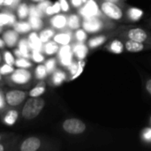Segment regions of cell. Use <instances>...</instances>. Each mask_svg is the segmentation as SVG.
Here are the masks:
<instances>
[{
	"instance_id": "cell-1",
	"label": "cell",
	"mask_w": 151,
	"mask_h": 151,
	"mask_svg": "<svg viewBox=\"0 0 151 151\" xmlns=\"http://www.w3.org/2000/svg\"><path fill=\"white\" fill-rule=\"evenodd\" d=\"M100 11L104 16L111 20H120L124 17L123 10L120 4L109 1H101L99 4Z\"/></svg>"
},
{
	"instance_id": "cell-2",
	"label": "cell",
	"mask_w": 151,
	"mask_h": 151,
	"mask_svg": "<svg viewBox=\"0 0 151 151\" xmlns=\"http://www.w3.org/2000/svg\"><path fill=\"white\" fill-rule=\"evenodd\" d=\"M103 16L100 17H88L83 18L82 27L88 33H98L105 28H110V27H113L111 22H106L102 19Z\"/></svg>"
},
{
	"instance_id": "cell-3",
	"label": "cell",
	"mask_w": 151,
	"mask_h": 151,
	"mask_svg": "<svg viewBox=\"0 0 151 151\" xmlns=\"http://www.w3.org/2000/svg\"><path fill=\"white\" fill-rule=\"evenodd\" d=\"M44 107V101L41 98L33 97L28 99L22 110V116L26 119H33L37 117Z\"/></svg>"
},
{
	"instance_id": "cell-4",
	"label": "cell",
	"mask_w": 151,
	"mask_h": 151,
	"mask_svg": "<svg viewBox=\"0 0 151 151\" xmlns=\"http://www.w3.org/2000/svg\"><path fill=\"white\" fill-rule=\"evenodd\" d=\"M124 36L127 39L146 43L151 46V33L144 28H141V27L129 28L124 32Z\"/></svg>"
},
{
	"instance_id": "cell-5",
	"label": "cell",
	"mask_w": 151,
	"mask_h": 151,
	"mask_svg": "<svg viewBox=\"0 0 151 151\" xmlns=\"http://www.w3.org/2000/svg\"><path fill=\"white\" fill-rule=\"evenodd\" d=\"M63 129L69 134L79 135L86 132V124L79 119H68L63 123Z\"/></svg>"
},
{
	"instance_id": "cell-6",
	"label": "cell",
	"mask_w": 151,
	"mask_h": 151,
	"mask_svg": "<svg viewBox=\"0 0 151 151\" xmlns=\"http://www.w3.org/2000/svg\"><path fill=\"white\" fill-rule=\"evenodd\" d=\"M80 14L83 18L104 16L100 11L99 4L96 0H88L86 3H84V5L81 7Z\"/></svg>"
},
{
	"instance_id": "cell-7",
	"label": "cell",
	"mask_w": 151,
	"mask_h": 151,
	"mask_svg": "<svg viewBox=\"0 0 151 151\" xmlns=\"http://www.w3.org/2000/svg\"><path fill=\"white\" fill-rule=\"evenodd\" d=\"M26 97V93L20 90H12L6 93V102L11 106L20 104Z\"/></svg>"
},
{
	"instance_id": "cell-8",
	"label": "cell",
	"mask_w": 151,
	"mask_h": 151,
	"mask_svg": "<svg viewBox=\"0 0 151 151\" xmlns=\"http://www.w3.org/2000/svg\"><path fill=\"white\" fill-rule=\"evenodd\" d=\"M59 58L61 64L65 66H69L73 63V51L70 45H64L59 50Z\"/></svg>"
},
{
	"instance_id": "cell-9",
	"label": "cell",
	"mask_w": 151,
	"mask_h": 151,
	"mask_svg": "<svg viewBox=\"0 0 151 151\" xmlns=\"http://www.w3.org/2000/svg\"><path fill=\"white\" fill-rule=\"evenodd\" d=\"M148 47H150V46L146 43L139 42H136L134 40L127 39V41L125 42V49L128 52H132V53L141 52V51L146 50Z\"/></svg>"
},
{
	"instance_id": "cell-10",
	"label": "cell",
	"mask_w": 151,
	"mask_h": 151,
	"mask_svg": "<svg viewBox=\"0 0 151 151\" xmlns=\"http://www.w3.org/2000/svg\"><path fill=\"white\" fill-rule=\"evenodd\" d=\"M41 146V141L36 137H30L25 140L21 146V151H35L37 150Z\"/></svg>"
},
{
	"instance_id": "cell-11",
	"label": "cell",
	"mask_w": 151,
	"mask_h": 151,
	"mask_svg": "<svg viewBox=\"0 0 151 151\" xmlns=\"http://www.w3.org/2000/svg\"><path fill=\"white\" fill-rule=\"evenodd\" d=\"M30 73L24 70V69H19L14 72V73L12 75V80L13 82L17 84H25L30 80Z\"/></svg>"
},
{
	"instance_id": "cell-12",
	"label": "cell",
	"mask_w": 151,
	"mask_h": 151,
	"mask_svg": "<svg viewBox=\"0 0 151 151\" xmlns=\"http://www.w3.org/2000/svg\"><path fill=\"white\" fill-rule=\"evenodd\" d=\"M105 48L109 52L114 54H121L125 50V44H123V42L120 40L115 39L111 42H109Z\"/></svg>"
},
{
	"instance_id": "cell-13",
	"label": "cell",
	"mask_w": 151,
	"mask_h": 151,
	"mask_svg": "<svg viewBox=\"0 0 151 151\" xmlns=\"http://www.w3.org/2000/svg\"><path fill=\"white\" fill-rule=\"evenodd\" d=\"M143 14H144L143 11L137 7H129L127 11V17L128 20L132 22L139 21L142 18Z\"/></svg>"
},
{
	"instance_id": "cell-14",
	"label": "cell",
	"mask_w": 151,
	"mask_h": 151,
	"mask_svg": "<svg viewBox=\"0 0 151 151\" xmlns=\"http://www.w3.org/2000/svg\"><path fill=\"white\" fill-rule=\"evenodd\" d=\"M73 51L74 55L78 58L79 60L84 59L87 57V55H88V47L87 45H85L84 43L79 42V43L74 45V47L73 49Z\"/></svg>"
},
{
	"instance_id": "cell-15",
	"label": "cell",
	"mask_w": 151,
	"mask_h": 151,
	"mask_svg": "<svg viewBox=\"0 0 151 151\" xmlns=\"http://www.w3.org/2000/svg\"><path fill=\"white\" fill-rule=\"evenodd\" d=\"M109 36L110 35H107L94 36L88 41V47L90 49H96V48L101 46L102 44H104V42H106L108 40Z\"/></svg>"
},
{
	"instance_id": "cell-16",
	"label": "cell",
	"mask_w": 151,
	"mask_h": 151,
	"mask_svg": "<svg viewBox=\"0 0 151 151\" xmlns=\"http://www.w3.org/2000/svg\"><path fill=\"white\" fill-rule=\"evenodd\" d=\"M28 45L34 51H40L42 50V41L35 33H31L28 36Z\"/></svg>"
},
{
	"instance_id": "cell-17",
	"label": "cell",
	"mask_w": 151,
	"mask_h": 151,
	"mask_svg": "<svg viewBox=\"0 0 151 151\" xmlns=\"http://www.w3.org/2000/svg\"><path fill=\"white\" fill-rule=\"evenodd\" d=\"M51 24L56 28H58V29L64 28L66 26V24H67L66 17L64 16V15H60V14L59 15H57V16H55V17L52 18Z\"/></svg>"
},
{
	"instance_id": "cell-18",
	"label": "cell",
	"mask_w": 151,
	"mask_h": 151,
	"mask_svg": "<svg viewBox=\"0 0 151 151\" xmlns=\"http://www.w3.org/2000/svg\"><path fill=\"white\" fill-rule=\"evenodd\" d=\"M54 41L57 43L62 44V45H66L69 44L71 42V35L68 33H61L58 34L54 36Z\"/></svg>"
},
{
	"instance_id": "cell-19",
	"label": "cell",
	"mask_w": 151,
	"mask_h": 151,
	"mask_svg": "<svg viewBox=\"0 0 151 151\" xmlns=\"http://www.w3.org/2000/svg\"><path fill=\"white\" fill-rule=\"evenodd\" d=\"M4 42H6V44L8 46H13L15 44V42H17L18 35L14 31L9 30L6 33H4Z\"/></svg>"
},
{
	"instance_id": "cell-20",
	"label": "cell",
	"mask_w": 151,
	"mask_h": 151,
	"mask_svg": "<svg viewBox=\"0 0 151 151\" xmlns=\"http://www.w3.org/2000/svg\"><path fill=\"white\" fill-rule=\"evenodd\" d=\"M67 24H68V26H69V27L71 29H78L81 25V19H80V17L78 15L72 14L69 17L68 20H67Z\"/></svg>"
},
{
	"instance_id": "cell-21",
	"label": "cell",
	"mask_w": 151,
	"mask_h": 151,
	"mask_svg": "<svg viewBox=\"0 0 151 151\" xmlns=\"http://www.w3.org/2000/svg\"><path fill=\"white\" fill-rule=\"evenodd\" d=\"M15 22V18L13 15L9 13H0V26L12 25Z\"/></svg>"
},
{
	"instance_id": "cell-22",
	"label": "cell",
	"mask_w": 151,
	"mask_h": 151,
	"mask_svg": "<svg viewBox=\"0 0 151 151\" xmlns=\"http://www.w3.org/2000/svg\"><path fill=\"white\" fill-rule=\"evenodd\" d=\"M18 119V112L16 111H10L4 117V122L6 125L12 126Z\"/></svg>"
},
{
	"instance_id": "cell-23",
	"label": "cell",
	"mask_w": 151,
	"mask_h": 151,
	"mask_svg": "<svg viewBox=\"0 0 151 151\" xmlns=\"http://www.w3.org/2000/svg\"><path fill=\"white\" fill-rule=\"evenodd\" d=\"M66 78V75L64 72L61 71H58L56 73H54L53 77H52V81L54 85H60Z\"/></svg>"
},
{
	"instance_id": "cell-24",
	"label": "cell",
	"mask_w": 151,
	"mask_h": 151,
	"mask_svg": "<svg viewBox=\"0 0 151 151\" xmlns=\"http://www.w3.org/2000/svg\"><path fill=\"white\" fill-rule=\"evenodd\" d=\"M44 50L46 52V54L48 55H52L55 54L56 52H58V46L56 42H49L45 47H44Z\"/></svg>"
},
{
	"instance_id": "cell-25",
	"label": "cell",
	"mask_w": 151,
	"mask_h": 151,
	"mask_svg": "<svg viewBox=\"0 0 151 151\" xmlns=\"http://www.w3.org/2000/svg\"><path fill=\"white\" fill-rule=\"evenodd\" d=\"M61 11V6H60V4L59 2H57L55 3L53 5H49L45 11V12L48 14V15H53V14H57L59 12Z\"/></svg>"
},
{
	"instance_id": "cell-26",
	"label": "cell",
	"mask_w": 151,
	"mask_h": 151,
	"mask_svg": "<svg viewBox=\"0 0 151 151\" xmlns=\"http://www.w3.org/2000/svg\"><path fill=\"white\" fill-rule=\"evenodd\" d=\"M28 44L26 40H21L19 42V50L21 53V57L24 58H28L29 54H28Z\"/></svg>"
},
{
	"instance_id": "cell-27",
	"label": "cell",
	"mask_w": 151,
	"mask_h": 151,
	"mask_svg": "<svg viewBox=\"0 0 151 151\" xmlns=\"http://www.w3.org/2000/svg\"><path fill=\"white\" fill-rule=\"evenodd\" d=\"M54 35L53 30L51 29H45L42 32H41L40 34V40L42 41V42H47Z\"/></svg>"
},
{
	"instance_id": "cell-28",
	"label": "cell",
	"mask_w": 151,
	"mask_h": 151,
	"mask_svg": "<svg viewBox=\"0 0 151 151\" xmlns=\"http://www.w3.org/2000/svg\"><path fill=\"white\" fill-rule=\"evenodd\" d=\"M31 29V25L27 22H19L15 25V30L19 33H27Z\"/></svg>"
},
{
	"instance_id": "cell-29",
	"label": "cell",
	"mask_w": 151,
	"mask_h": 151,
	"mask_svg": "<svg viewBox=\"0 0 151 151\" xmlns=\"http://www.w3.org/2000/svg\"><path fill=\"white\" fill-rule=\"evenodd\" d=\"M29 23L31 27L35 29H39L42 26V22L40 19V17H35V16H30L29 18Z\"/></svg>"
},
{
	"instance_id": "cell-30",
	"label": "cell",
	"mask_w": 151,
	"mask_h": 151,
	"mask_svg": "<svg viewBox=\"0 0 151 151\" xmlns=\"http://www.w3.org/2000/svg\"><path fill=\"white\" fill-rule=\"evenodd\" d=\"M44 91H45V88L43 86H37L29 92V96L31 97H38L39 96L42 95Z\"/></svg>"
},
{
	"instance_id": "cell-31",
	"label": "cell",
	"mask_w": 151,
	"mask_h": 151,
	"mask_svg": "<svg viewBox=\"0 0 151 151\" xmlns=\"http://www.w3.org/2000/svg\"><path fill=\"white\" fill-rule=\"evenodd\" d=\"M29 13V9L27 7V5L26 4H22L19 5V10H18V15L20 19H24L27 16V14Z\"/></svg>"
},
{
	"instance_id": "cell-32",
	"label": "cell",
	"mask_w": 151,
	"mask_h": 151,
	"mask_svg": "<svg viewBox=\"0 0 151 151\" xmlns=\"http://www.w3.org/2000/svg\"><path fill=\"white\" fill-rule=\"evenodd\" d=\"M47 74V69L45 65H38L35 69V75L38 79H43Z\"/></svg>"
},
{
	"instance_id": "cell-33",
	"label": "cell",
	"mask_w": 151,
	"mask_h": 151,
	"mask_svg": "<svg viewBox=\"0 0 151 151\" xmlns=\"http://www.w3.org/2000/svg\"><path fill=\"white\" fill-rule=\"evenodd\" d=\"M75 38L78 42H83L87 39V32L84 29H78L75 33Z\"/></svg>"
},
{
	"instance_id": "cell-34",
	"label": "cell",
	"mask_w": 151,
	"mask_h": 151,
	"mask_svg": "<svg viewBox=\"0 0 151 151\" xmlns=\"http://www.w3.org/2000/svg\"><path fill=\"white\" fill-rule=\"evenodd\" d=\"M78 65H79V68H78V71H77V73L74 74V75H73L72 76V78H71V80H74V79H76V78H78L81 73H82V72H83V69H84V66H85V61L83 60V59H81V60H79V62H78Z\"/></svg>"
},
{
	"instance_id": "cell-35",
	"label": "cell",
	"mask_w": 151,
	"mask_h": 151,
	"mask_svg": "<svg viewBox=\"0 0 151 151\" xmlns=\"http://www.w3.org/2000/svg\"><path fill=\"white\" fill-rule=\"evenodd\" d=\"M142 140L146 142H151V127H146L142 131Z\"/></svg>"
},
{
	"instance_id": "cell-36",
	"label": "cell",
	"mask_w": 151,
	"mask_h": 151,
	"mask_svg": "<svg viewBox=\"0 0 151 151\" xmlns=\"http://www.w3.org/2000/svg\"><path fill=\"white\" fill-rule=\"evenodd\" d=\"M15 64L19 68H27V67H30L31 66V64L28 61H27L24 58H20L15 62Z\"/></svg>"
},
{
	"instance_id": "cell-37",
	"label": "cell",
	"mask_w": 151,
	"mask_h": 151,
	"mask_svg": "<svg viewBox=\"0 0 151 151\" xmlns=\"http://www.w3.org/2000/svg\"><path fill=\"white\" fill-rule=\"evenodd\" d=\"M4 61H5V63H6V64H8V65H12L15 63V61H14V58H13V56L12 55V53H11V52H9V51H5V52H4Z\"/></svg>"
},
{
	"instance_id": "cell-38",
	"label": "cell",
	"mask_w": 151,
	"mask_h": 151,
	"mask_svg": "<svg viewBox=\"0 0 151 151\" xmlns=\"http://www.w3.org/2000/svg\"><path fill=\"white\" fill-rule=\"evenodd\" d=\"M12 72H13V68L12 67V65H10L8 64L2 65L0 68V73L1 74H8Z\"/></svg>"
},
{
	"instance_id": "cell-39",
	"label": "cell",
	"mask_w": 151,
	"mask_h": 151,
	"mask_svg": "<svg viewBox=\"0 0 151 151\" xmlns=\"http://www.w3.org/2000/svg\"><path fill=\"white\" fill-rule=\"evenodd\" d=\"M55 65H56V61H55V59H54V58H50V59H49V60L46 62V65H45L47 71H48V72H50H50H52V71L54 70Z\"/></svg>"
},
{
	"instance_id": "cell-40",
	"label": "cell",
	"mask_w": 151,
	"mask_h": 151,
	"mask_svg": "<svg viewBox=\"0 0 151 151\" xmlns=\"http://www.w3.org/2000/svg\"><path fill=\"white\" fill-rule=\"evenodd\" d=\"M29 13H30V16H35V17H41L42 15V12L38 9V7H35V6L30 7Z\"/></svg>"
},
{
	"instance_id": "cell-41",
	"label": "cell",
	"mask_w": 151,
	"mask_h": 151,
	"mask_svg": "<svg viewBox=\"0 0 151 151\" xmlns=\"http://www.w3.org/2000/svg\"><path fill=\"white\" fill-rule=\"evenodd\" d=\"M32 58H33V60L35 62H37V63H41L44 59L43 56L42 54H40L39 51H34L33 52V55H32Z\"/></svg>"
},
{
	"instance_id": "cell-42",
	"label": "cell",
	"mask_w": 151,
	"mask_h": 151,
	"mask_svg": "<svg viewBox=\"0 0 151 151\" xmlns=\"http://www.w3.org/2000/svg\"><path fill=\"white\" fill-rule=\"evenodd\" d=\"M68 68H69V71H70L71 74H72V75H74V74L77 73V71H78L79 65H78V63H74V62H73V63L68 66Z\"/></svg>"
},
{
	"instance_id": "cell-43",
	"label": "cell",
	"mask_w": 151,
	"mask_h": 151,
	"mask_svg": "<svg viewBox=\"0 0 151 151\" xmlns=\"http://www.w3.org/2000/svg\"><path fill=\"white\" fill-rule=\"evenodd\" d=\"M59 4H60L62 11H64V12L69 11V4H68L67 0H59Z\"/></svg>"
},
{
	"instance_id": "cell-44",
	"label": "cell",
	"mask_w": 151,
	"mask_h": 151,
	"mask_svg": "<svg viewBox=\"0 0 151 151\" xmlns=\"http://www.w3.org/2000/svg\"><path fill=\"white\" fill-rule=\"evenodd\" d=\"M49 5H50V2H49V1H44V2L41 3V4L38 5V9L42 12H45V11H46L47 7H48Z\"/></svg>"
},
{
	"instance_id": "cell-45",
	"label": "cell",
	"mask_w": 151,
	"mask_h": 151,
	"mask_svg": "<svg viewBox=\"0 0 151 151\" xmlns=\"http://www.w3.org/2000/svg\"><path fill=\"white\" fill-rule=\"evenodd\" d=\"M71 3H72L73 6V7H75V8L81 7V5L83 4L82 0H71Z\"/></svg>"
},
{
	"instance_id": "cell-46",
	"label": "cell",
	"mask_w": 151,
	"mask_h": 151,
	"mask_svg": "<svg viewBox=\"0 0 151 151\" xmlns=\"http://www.w3.org/2000/svg\"><path fill=\"white\" fill-rule=\"evenodd\" d=\"M145 89L148 92V94L151 96V79H149L146 82H145Z\"/></svg>"
},
{
	"instance_id": "cell-47",
	"label": "cell",
	"mask_w": 151,
	"mask_h": 151,
	"mask_svg": "<svg viewBox=\"0 0 151 151\" xmlns=\"http://www.w3.org/2000/svg\"><path fill=\"white\" fill-rule=\"evenodd\" d=\"M104 1H109V2H112V3H116V4H120V5H122L123 4V0H104Z\"/></svg>"
},
{
	"instance_id": "cell-48",
	"label": "cell",
	"mask_w": 151,
	"mask_h": 151,
	"mask_svg": "<svg viewBox=\"0 0 151 151\" xmlns=\"http://www.w3.org/2000/svg\"><path fill=\"white\" fill-rule=\"evenodd\" d=\"M4 5H12L13 4V0H4Z\"/></svg>"
},
{
	"instance_id": "cell-49",
	"label": "cell",
	"mask_w": 151,
	"mask_h": 151,
	"mask_svg": "<svg viewBox=\"0 0 151 151\" xmlns=\"http://www.w3.org/2000/svg\"><path fill=\"white\" fill-rule=\"evenodd\" d=\"M4 105V98L2 96V95L0 94V108H3Z\"/></svg>"
},
{
	"instance_id": "cell-50",
	"label": "cell",
	"mask_w": 151,
	"mask_h": 151,
	"mask_svg": "<svg viewBox=\"0 0 151 151\" xmlns=\"http://www.w3.org/2000/svg\"><path fill=\"white\" fill-rule=\"evenodd\" d=\"M4 41H3L2 39H0V48H3V47H4Z\"/></svg>"
},
{
	"instance_id": "cell-51",
	"label": "cell",
	"mask_w": 151,
	"mask_h": 151,
	"mask_svg": "<svg viewBox=\"0 0 151 151\" xmlns=\"http://www.w3.org/2000/svg\"><path fill=\"white\" fill-rule=\"evenodd\" d=\"M19 2V0H13V4H14V5H16Z\"/></svg>"
},
{
	"instance_id": "cell-52",
	"label": "cell",
	"mask_w": 151,
	"mask_h": 151,
	"mask_svg": "<svg viewBox=\"0 0 151 151\" xmlns=\"http://www.w3.org/2000/svg\"><path fill=\"white\" fill-rule=\"evenodd\" d=\"M4 150V146L0 144V151H3V150Z\"/></svg>"
},
{
	"instance_id": "cell-53",
	"label": "cell",
	"mask_w": 151,
	"mask_h": 151,
	"mask_svg": "<svg viewBox=\"0 0 151 151\" xmlns=\"http://www.w3.org/2000/svg\"><path fill=\"white\" fill-rule=\"evenodd\" d=\"M4 0H0V5L4 4Z\"/></svg>"
},
{
	"instance_id": "cell-54",
	"label": "cell",
	"mask_w": 151,
	"mask_h": 151,
	"mask_svg": "<svg viewBox=\"0 0 151 151\" xmlns=\"http://www.w3.org/2000/svg\"><path fill=\"white\" fill-rule=\"evenodd\" d=\"M33 1H35V2H42L43 0H33Z\"/></svg>"
},
{
	"instance_id": "cell-55",
	"label": "cell",
	"mask_w": 151,
	"mask_h": 151,
	"mask_svg": "<svg viewBox=\"0 0 151 151\" xmlns=\"http://www.w3.org/2000/svg\"><path fill=\"white\" fill-rule=\"evenodd\" d=\"M87 1H88V0H82V2H83V4H84V3H86Z\"/></svg>"
},
{
	"instance_id": "cell-56",
	"label": "cell",
	"mask_w": 151,
	"mask_h": 151,
	"mask_svg": "<svg viewBox=\"0 0 151 151\" xmlns=\"http://www.w3.org/2000/svg\"><path fill=\"white\" fill-rule=\"evenodd\" d=\"M1 30H2V27H1V26H0V32H1Z\"/></svg>"
},
{
	"instance_id": "cell-57",
	"label": "cell",
	"mask_w": 151,
	"mask_h": 151,
	"mask_svg": "<svg viewBox=\"0 0 151 151\" xmlns=\"http://www.w3.org/2000/svg\"><path fill=\"white\" fill-rule=\"evenodd\" d=\"M0 140H1V136H0Z\"/></svg>"
},
{
	"instance_id": "cell-58",
	"label": "cell",
	"mask_w": 151,
	"mask_h": 151,
	"mask_svg": "<svg viewBox=\"0 0 151 151\" xmlns=\"http://www.w3.org/2000/svg\"><path fill=\"white\" fill-rule=\"evenodd\" d=\"M0 79H1V76H0Z\"/></svg>"
},
{
	"instance_id": "cell-59",
	"label": "cell",
	"mask_w": 151,
	"mask_h": 151,
	"mask_svg": "<svg viewBox=\"0 0 151 151\" xmlns=\"http://www.w3.org/2000/svg\"><path fill=\"white\" fill-rule=\"evenodd\" d=\"M0 61H1V58H0Z\"/></svg>"
},
{
	"instance_id": "cell-60",
	"label": "cell",
	"mask_w": 151,
	"mask_h": 151,
	"mask_svg": "<svg viewBox=\"0 0 151 151\" xmlns=\"http://www.w3.org/2000/svg\"><path fill=\"white\" fill-rule=\"evenodd\" d=\"M150 120H151V119H150Z\"/></svg>"
},
{
	"instance_id": "cell-61",
	"label": "cell",
	"mask_w": 151,
	"mask_h": 151,
	"mask_svg": "<svg viewBox=\"0 0 151 151\" xmlns=\"http://www.w3.org/2000/svg\"><path fill=\"white\" fill-rule=\"evenodd\" d=\"M150 25H151V23H150Z\"/></svg>"
}]
</instances>
